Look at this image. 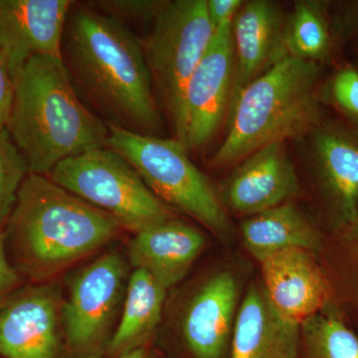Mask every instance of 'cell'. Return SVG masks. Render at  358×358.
<instances>
[{"instance_id":"6da1fadb","label":"cell","mask_w":358,"mask_h":358,"mask_svg":"<svg viewBox=\"0 0 358 358\" xmlns=\"http://www.w3.org/2000/svg\"><path fill=\"white\" fill-rule=\"evenodd\" d=\"M61 58L78 93L105 122L159 136L162 120L143 45L128 27L100 11L74 9L68 16Z\"/></svg>"},{"instance_id":"7a4b0ae2","label":"cell","mask_w":358,"mask_h":358,"mask_svg":"<svg viewBox=\"0 0 358 358\" xmlns=\"http://www.w3.org/2000/svg\"><path fill=\"white\" fill-rule=\"evenodd\" d=\"M6 129L30 173L106 147L109 126L87 107L60 56H35L15 75Z\"/></svg>"},{"instance_id":"3957f363","label":"cell","mask_w":358,"mask_h":358,"mask_svg":"<svg viewBox=\"0 0 358 358\" xmlns=\"http://www.w3.org/2000/svg\"><path fill=\"white\" fill-rule=\"evenodd\" d=\"M122 229L48 176L28 173L4 234L17 272L33 282H46L103 248Z\"/></svg>"},{"instance_id":"277c9868","label":"cell","mask_w":358,"mask_h":358,"mask_svg":"<svg viewBox=\"0 0 358 358\" xmlns=\"http://www.w3.org/2000/svg\"><path fill=\"white\" fill-rule=\"evenodd\" d=\"M319 63L285 57L233 99L227 133L211 166L239 164L268 143L301 136L319 122Z\"/></svg>"},{"instance_id":"5b68a950","label":"cell","mask_w":358,"mask_h":358,"mask_svg":"<svg viewBox=\"0 0 358 358\" xmlns=\"http://www.w3.org/2000/svg\"><path fill=\"white\" fill-rule=\"evenodd\" d=\"M108 126V147L128 160L157 199L217 234L229 231L222 200L178 140Z\"/></svg>"},{"instance_id":"8992f818","label":"cell","mask_w":358,"mask_h":358,"mask_svg":"<svg viewBox=\"0 0 358 358\" xmlns=\"http://www.w3.org/2000/svg\"><path fill=\"white\" fill-rule=\"evenodd\" d=\"M48 178L134 234L173 218L134 167L108 145L60 162Z\"/></svg>"},{"instance_id":"52a82bcc","label":"cell","mask_w":358,"mask_h":358,"mask_svg":"<svg viewBox=\"0 0 358 358\" xmlns=\"http://www.w3.org/2000/svg\"><path fill=\"white\" fill-rule=\"evenodd\" d=\"M207 0L167 1L141 42L152 83L171 121L178 115L186 83L213 40Z\"/></svg>"},{"instance_id":"ba28073f","label":"cell","mask_w":358,"mask_h":358,"mask_svg":"<svg viewBox=\"0 0 358 358\" xmlns=\"http://www.w3.org/2000/svg\"><path fill=\"white\" fill-rule=\"evenodd\" d=\"M129 275L126 260L113 252L99 257L73 277L62 308L68 357L98 358L107 350Z\"/></svg>"},{"instance_id":"9c48e42d","label":"cell","mask_w":358,"mask_h":358,"mask_svg":"<svg viewBox=\"0 0 358 358\" xmlns=\"http://www.w3.org/2000/svg\"><path fill=\"white\" fill-rule=\"evenodd\" d=\"M235 84L232 27L216 32L203 58L188 80L173 122L187 152L208 145L229 115Z\"/></svg>"},{"instance_id":"30bf717a","label":"cell","mask_w":358,"mask_h":358,"mask_svg":"<svg viewBox=\"0 0 358 358\" xmlns=\"http://www.w3.org/2000/svg\"><path fill=\"white\" fill-rule=\"evenodd\" d=\"M62 293L55 282H33L0 303V358H62Z\"/></svg>"},{"instance_id":"8fae6325","label":"cell","mask_w":358,"mask_h":358,"mask_svg":"<svg viewBox=\"0 0 358 358\" xmlns=\"http://www.w3.org/2000/svg\"><path fill=\"white\" fill-rule=\"evenodd\" d=\"M307 157L331 223L341 231L358 211V134L333 122L308 129Z\"/></svg>"},{"instance_id":"7c38bea8","label":"cell","mask_w":358,"mask_h":358,"mask_svg":"<svg viewBox=\"0 0 358 358\" xmlns=\"http://www.w3.org/2000/svg\"><path fill=\"white\" fill-rule=\"evenodd\" d=\"M74 1L0 0V55L13 79L35 56H60Z\"/></svg>"},{"instance_id":"4fadbf2b","label":"cell","mask_w":358,"mask_h":358,"mask_svg":"<svg viewBox=\"0 0 358 358\" xmlns=\"http://www.w3.org/2000/svg\"><path fill=\"white\" fill-rule=\"evenodd\" d=\"M260 264L264 291L287 320L301 324L334 303L333 282L313 252L287 250Z\"/></svg>"},{"instance_id":"5bb4252c","label":"cell","mask_w":358,"mask_h":358,"mask_svg":"<svg viewBox=\"0 0 358 358\" xmlns=\"http://www.w3.org/2000/svg\"><path fill=\"white\" fill-rule=\"evenodd\" d=\"M239 164L224 192L226 204L237 213L255 215L291 202L300 192L285 141L268 143Z\"/></svg>"},{"instance_id":"9a60e30c","label":"cell","mask_w":358,"mask_h":358,"mask_svg":"<svg viewBox=\"0 0 358 358\" xmlns=\"http://www.w3.org/2000/svg\"><path fill=\"white\" fill-rule=\"evenodd\" d=\"M238 282L229 272H219L203 282L183 315L181 334L192 358H230L237 315Z\"/></svg>"},{"instance_id":"2e32d148","label":"cell","mask_w":358,"mask_h":358,"mask_svg":"<svg viewBox=\"0 0 358 358\" xmlns=\"http://www.w3.org/2000/svg\"><path fill=\"white\" fill-rule=\"evenodd\" d=\"M287 17L281 7L268 0L244 2L238 11L232 25L235 53L233 99L257 77L287 57Z\"/></svg>"},{"instance_id":"e0dca14e","label":"cell","mask_w":358,"mask_h":358,"mask_svg":"<svg viewBox=\"0 0 358 358\" xmlns=\"http://www.w3.org/2000/svg\"><path fill=\"white\" fill-rule=\"evenodd\" d=\"M206 245L201 231L171 218L134 234L129 263L169 289L185 279Z\"/></svg>"},{"instance_id":"ac0fdd59","label":"cell","mask_w":358,"mask_h":358,"mask_svg":"<svg viewBox=\"0 0 358 358\" xmlns=\"http://www.w3.org/2000/svg\"><path fill=\"white\" fill-rule=\"evenodd\" d=\"M301 324L282 317L262 286L252 285L238 308L230 358H299Z\"/></svg>"},{"instance_id":"d6986e66","label":"cell","mask_w":358,"mask_h":358,"mask_svg":"<svg viewBox=\"0 0 358 358\" xmlns=\"http://www.w3.org/2000/svg\"><path fill=\"white\" fill-rule=\"evenodd\" d=\"M241 233L245 246L259 262L287 250L317 253L324 246L319 228L292 202L252 215L242 223Z\"/></svg>"},{"instance_id":"ffe728a7","label":"cell","mask_w":358,"mask_h":358,"mask_svg":"<svg viewBox=\"0 0 358 358\" xmlns=\"http://www.w3.org/2000/svg\"><path fill=\"white\" fill-rule=\"evenodd\" d=\"M166 292L152 275L134 268L129 275L121 319L106 352L117 358L148 345L162 320Z\"/></svg>"},{"instance_id":"44dd1931","label":"cell","mask_w":358,"mask_h":358,"mask_svg":"<svg viewBox=\"0 0 358 358\" xmlns=\"http://www.w3.org/2000/svg\"><path fill=\"white\" fill-rule=\"evenodd\" d=\"M299 358H358V334L338 305L301 322Z\"/></svg>"},{"instance_id":"7402d4cb","label":"cell","mask_w":358,"mask_h":358,"mask_svg":"<svg viewBox=\"0 0 358 358\" xmlns=\"http://www.w3.org/2000/svg\"><path fill=\"white\" fill-rule=\"evenodd\" d=\"M333 37L326 6L320 1L296 2L287 17L285 50L287 57L319 63L329 55Z\"/></svg>"},{"instance_id":"603a6c76","label":"cell","mask_w":358,"mask_h":358,"mask_svg":"<svg viewBox=\"0 0 358 358\" xmlns=\"http://www.w3.org/2000/svg\"><path fill=\"white\" fill-rule=\"evenodd\" d=\"M29 169L6 128H0V229H4Z\"/></svg>"},{"instance_id":"cb8c5ba5","label":"cell","mask_w":358,"mask_h":358,"mask_svg":"<svg viewBox=\"0 0 358 358\" xmlns=\"http://www.w3.org/2000/svg\"><path fill=\"white\" fill-rule=\"evenodd\" d=\"M103 15L122 24L152 22L167 1L162 0H101L94 2Z\"/></svg>"},{"instance_id":"d4e9b609","label":"cell","mask_w":358,"mask_h":358,"mask_svg":"<svg viewBox=\"0 0 358 358\" xmlns=\"http://www.w3.org/2000/svg\"><path fill=\"white\" fill-rule=\"evenodd\" d=\"M327 93L343 114L358 122V70L352 67L339 69L329 81Z\"/></svg>"},{"instance_id":"484cf974","label":"cell","mask_w":358,"mask_h":358,"mask_svg":"<svg viewBox=\"0 0 358 358\" xmlns=\"http://www.w3.org/2000/svg\"><path fill=\"white\" fill-rule=\"evenodd\" d=\"M243 3L242 0H207V10L214 32L232 27Z\"/></svg>"},{"instance_id":"4316f807","label":"cell","mask_w":358,"mask_h":358,"mask_svg":"<svg viewBox=\"0 0 358 358\" xmlns=\"http://www.w3.org/2000/svg\"><path fill=\"white\" fill-rule=\"evenodd\" d=\"M20 275L6 253L4 229H0V303L20 288Z\"/></svg>"},{"instance_id":"83f0119b","label":"cell","mask_w":358,"mask_h":358,"mask_svg":"<svg viewBox=\"0 0 358 358\" xmlns=\"http://www.w3.org/2000/svg\"><path fill=\"white\" fill-rule=\"evenodd\" d=\"M14 96V81L10 71L0 55V128H6Z\"/></svg>"},{"instance_id":"f1b7e54d","label":"cell","mask_w":358,"mask_h":358,"mask_svg":"<svg viewBox=\"0 0 358 358\" xmlns=\"http://www.w3.org/2000/svg\"><path fill=\"white\" fill-rule=\"evenodd\" d=\"M339 232H341V243L345 248L346 255L352 259L358 267V211L353 222ZM355 296H358V292Z\"/></svg>"},{"instance_id":"f546056e","label":"cell","mask_w":358,"mask_h":358,"mask_svg":"<svg viewBox=\"0 0 358 358\" xmlns=\"http://www.w3.org/2000/svg\"><path fill=\"white\" fill-rule=\"evenodd\" d=\"M117 358H157V357H155L152 348L145 345L143 346V348H136L133 352L127 353V355H122V357Z\"/></svg>"},{"instance_id":"4dcf8cb0","label":"cell","mask_w":358,"mask_h":358,"mask_svg":"<svg viewBox=\"0 0 358 358\" xmlns=\"http://www.w3.org/2000/svg\"><path fill=\"white\" fill-rule=\"evenodd\" d=\"M355 300H357V308H358V296H355Z\"/></svg>"}]
</instances>
